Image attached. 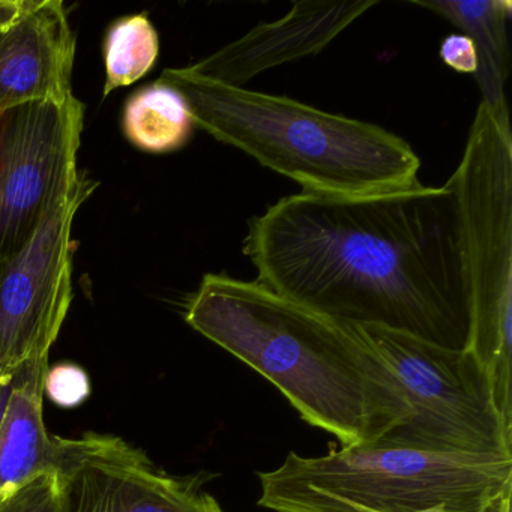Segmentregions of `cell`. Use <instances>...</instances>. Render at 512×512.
I'll return each mask as SVG.
<instances>
[{"mask_svg": "<svg viewBox=\"0 0 512 512\" xmlns=\"http://www.w3.org/2000/svg\"><path fill=\"white\" fill-rule=\"evenodd\" d=\"M55 509L53 475L41 476L14 493L0 497V512H55Z\"/></svg>", "mask_w": 512, "mask_h": 512, "instance_id": "obj_17", "label": "cell"}, {"mask_svg": "<svg viewBox=\"0 0 512 512\" xmlns=\"http://www.w3.org/2000/svg\"><path fill=\"white\" fill-rule=\"evenodd\" d=\"M379 5L377 0L356 2H298L277 22L263 23L188 70L224 85L245 83L271 68L317 55L356 19Z\"/></svg>", "mask_w": 512, "mask_h": 512, "instance_id": "obj_10", "label": "cell"}, {"mask_svg": "<svg viewBox=\"0 0 512 512\" xmlns=\"http://www.w3.org/2000/svg\"><path fill=\"white\" fill-rule=\"evenodd\" d=\"M17 370H0V422L5 415L8 401H10L11 392H13L14 380H16Z\"/></svg>", "mask_w": 512, "mask_h": 512, "instance_id": "obj_20", "label": "cell"}, {"mask_svg": "<svg viewBox=\"0 0 512 512\" xmlns=\"http://www.w3.org/2000/svg\"><path fill=\"white\" fill-rule=\"evenodd\" d=\"M511 494H506L502 500H500L499 505L496 506L493 512H511Z\"/></svg>", "mask_w": 512, "mask_h": 512, "instance_id": "obj_21", "label": "cell"}, {"mask_svg": "<svg viewBox=\"0 0 512 512\" xmlns=\"http://www.w3.org/2000/svg\"><path fill=\"white\" fill-rule=\"evenodd\" d=\"M383 359L409 415L380 443L433 454L512 457V428L490 376L469 349L452 350L380 326L353 325Z\"/></svg>", "mask_w": 512, "mask_h": 512, "instance_id": "obj_6", "label": "cell"}, {"mask_svg": "<svg viewBox=\"0 0 512 512\" xmlns=\"http://www.w3.org/2000/svg\"><path fill=\"white\" fill-rule=\"evenodd\" d=\"M415 512H448L443 506H434V508L421 509V511Z\"/></svg>", "mask_w": 512, "mask_h": 512, "instance_id": "obj_22", "label": "cell"}, {"mask_svg": "<svg viewBox=\"0 0 512 512\" xmlns=\"http://www.w3.org/2000/svg\"><path fill=\"white\" fill-rule=\"evenodd\" d=\"M460 215L470 341L512 428V133L508 106L479 104L463 157L446 182Z\"/></svg>", "mask_w": 512, "mask_h": 512, "instance_id": "obj_5", "label": "cell"}, {"mask_svg": "<svg viewBox=\"0 0 512 512\" xmlns=\"http://www.w3.org/2000/svg\"><path fill=\"white\" fill-rule=\"evenodd\" d=\"M158 82L185 98L194 125L292 179L302 193L364 196L419 182L412 146L377 125L214 82L187 67L164 71Z\"/></svg>", "mask_w": 512, "mask_h": 512, "instance_id": "obj_3", "label": "cell"}, {"mask_svg": "<svg viewBox=\"0 0 512 512\" xmlns=\"http://www.w3.org/2000/svg\"><path fill=\"white\" fill-rule=\"evenodd\" d=\"M440 59L460 74H473L479 70V56L472 38L464 34L448 35L440 44Z\"/></svg>", "mask_w": 512, "mask_h": 512, "instance_id": "obj_18", "label": "cell"}, {"mask_svg": "<svg viewBox=\"0 0 512 512\" xmlns=\"http://www.w3.org/2000/svg\"><path fill=\"white\" fill-rule=\"evenodd\" d=\"M34 5V0H0V35L10 31Z\"/></svg>", "mask_w": 512, "mask_h": 512, "instance_id": "obj_19", "label": "cell"}, {"mask_svg": "<svg viewBox=\"0 0 512 512\" xmlns=\"http://www.w3.org/2000/svg\"><path fill=\"white\" fill-rule=\"evenodd\" d=\"M445 17L472 38L479 56L476 73L482 103L505 106V80L509 70L508 22L512 4L508 0L488 2H413Z\"/></svg>", "mask_w": 512, "mask_h": 512, "instance_id": "obj_13", "label": "cell"}, {"mask_svg": "<svg viewBox=\"0 0 512 512\" xmlns=\"http://www.w3.org/2000/svg\"><path fill=\"white\" fill-rule=\"evenodd\" d=\"M259 481V505L272 512H493L512 493V457L376 442L320 457L290 452Z\"/></svg>", "mask_w": 512, "mask_h": 512, "instance_id": "obj_4", "label": "cell"}, {"mask_svg": "<svg viewBox=\"0 0 512 512\" xmlns=\"http://www.w3.org/2000/svg\"><path fill=\"white\" fill-rule=\"evenodd\" d=\"M44 395L56 406L73 409L88 400L91 380L82 367L70 362L47 368L44 376Z\"/></svg>", "mask_w": 512, "mask_h": 512, "instance_id": "obj_16", "label": "cell"}, {"mask_svg": "<svg viewBox=\"0 0 512 512\" xmlns=\"http://www.w3.org/2000/svg\"><path fill=\"white\" fill-rule=\"evenodd\" d=\"M158 55L160 40L145 14L118 20L110 28L104 44V95L142 79L154 67Z\"/></svg>", "mask_w": 512, "mask_h": 512, "instance_id": "obj_15", "label": "cell"}, {"mask_svg": "<svg viewBox=\"0 0 512 512\" xmlns=\"http://www.w3.org/2000/svg\"><path fill=\"white\" fill-rule=\"evenodd\" d=\"M185 320L277 386L305 422L341 448L379 442L409 415L388 365L355 326L259 281L205 275Z\"/></svg>", "mask_w": 512, "mask_h": 512, "instance_id": "obj_2", "label": "cell"}, {"mask_svg": "<svg viewBox=\"0 0 512 512\" xmlns=\"http://www.w3.org/2000/svg\"><path fill=\"white\" fill-rule=\"evenodd\" d=\"M83 121L74 94L0 112V260L29 241L76 181Z\"/></svg>", "mask_w": 512, "mask_h": 512, "instance_id": "obj_8", "label": "cell"}, {"mask_svg": "<svg viewBox=\"0 0 512 512\" xmlns=\"http://www.w3.org/2000/svg\"><path fill=\"white\" fill-rule=\"evenodd\" d=\"M49 358L17 368L13 392L0 422V497L53 475L56 437L44 424V376Z\"/></svg>", "mask_w": 512, "mask_h": 512, "instance_id": "obj_12", "label": "cell"}, {"mask_svg": "<svg viewBox=\"0 0 512 512\" xmlns=\"http://www.w3.org/2000/svg\"><path fill=\"white\" fill-rule=\"evenodd\" d=\"M193 128L194 119L185 98L161 82L140 89L125 106V134L143 151H176L188 142Z\"/></svg>", "mask_w": 512, "mask_h": 512, "instance_id": "obj_14", "label": "cell"}, {"mask_svg": "<svg viewBox=\"0 0 512 512\" xmlns=\"http://www.w3.org/2000/svg\"><path fill=\"white\" fill-rule=\"evenodd\" d=\"M55 512H224L202 475L164 472L112 434L56 437Z\"/></svg>", "mask_w": 512, "mask_h": 512, "instance_id": "obj_9", "label": "cell"}, {"mask_svg": "<svg viewBox=\"0 0 512 512\" xmlns=\"http://www.w3.org/2000/svg\"><path fill=\"white\" fill-rule=\"evenodd\" d=\"M97 185L79 172L29 241L0 260V370L49 358L73 301L74 218Z\"/></svg>", "mask_w": 512, "mask_h": 512, "instance_id": "obj_7", "label": "cell"}, {"mask_svg": "<svg viewBox=\"0 0 512 512\" xmlns=\"http://www.w3.org/2000/svg\"><path fill=\"white\" fill-rule=\"evenodd\" d=\"M244 251L259 283L338 322L469 347L463 236L446 185L284 197L250 221Z\"/></svg>", "mask_w": 512, "mask_h": 512, "instance_id": "obj_1", "label": "cell"}, {"mask_svg": "<svg viewBox=\"0 0 512 512\" xmlns=\"http://www.w3.org/2000/svg\"><path fill=\"white\" fill-rule=\"evenodd\" d=\"M76 37L59 0L35 2L0 35V112L73 95Z\"/></svg>", "mask_w": 512, "mask_h": 512, "instance_id": "obj_11", "label": "cell"}]
</instances>
